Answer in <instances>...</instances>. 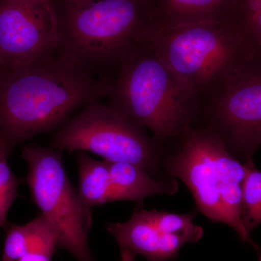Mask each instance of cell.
I'll return each mask as SVG.
<instances>
[{"label": "cell", "mask_w": 261, "mask_h": 261, "mask_svg": "<svg viewBox=\"0 0 261 261\" xmlns=\"http://www.w3.org/2000/svg\"><path fill=\"white\" fill-rule=\"evenodd\" d=\"M110 85L60 53L32 68L0 71V142L12 152L58 129L75 110L107 95Z\"/></svg>", "instance_id": "1"}, {"label": "cell", "mask_w": 261, "mask_h": 261, "mask_svg": "<svg viewBox=\"0 0 261 261\" xmlns=\"http://www.w3.org/2000/svg\"><path fill=\"white\" fill-rule=\"evenodd\" d=\"M147 42L198 105L260 58L231 23L198 22L159 25L150 22Z\"/></svg>", "instance_id": "2"}, {"label": "cell", "mask_w": 261, "mask_h": 261, "mask_svg": "<svg viewBox=\"0 0 261 261\" xmlns=\"http://www.w3.org/2000/svg\"><path fill=\"white\" fill-rule=\"evenodd\" d=\"M55 9L60 53L92 73L120 67L143 42L151 21L146 0L63 1Z\"/></svg>", "instance_id": "3"}, {"label": "cell", "mask_w": 261, "mask_h": 261, "mask_svg": "<svg viewBox=\"0 0 261 261\" xmlns=\"http://www.w3.org/2000/svg\"><path fill=\"white\" fill-rule=\"evenodd\" d=\"M108 107L146 130L160 145L193 126L198 105L147 42L118 70L107 94Z\"/></svg>", "instance_id": "4"}, {"label": "cell", "mask_w": 261, "mask_h": 261, "mask_svg": "<svg viewBox=\"0 0 261 261\" xmlns=\"http://www.w3.org/2000/svg\"><path fill=\"white\" fill-rule=\"evenodd\" d=\"M177 139L176 150L162 159L166 174L186 185L201 214L228 225L243 243L257 247L241 216L243 163L205 127H190Z\"/></svg>", "instance_id": "5"}, {"label": "cell", "mask_w": 261, "mask_h": 261, "mask_svg": "<svg viewBox=\"0 0 261 261\" xmlns=\"http://www.w3.org/2000/svg\"><path fill=\"white\" fill-rule=\"evenodd\" d=\"M51 148L92 152L108 162L132 163L152 176L162 168L161 146L147 130L99 100L86 105L58 128Z\"/></svg>", "instance_id": "6"}, {"label": "cell", "mask_w": 261, "mask_h": 261, "mask_svg": "<svg viewBox=\"0 0 261 261\" xmlns=\"http://www.w3.org/2000/svg\"><path fill=\"white\" fill-rule=\"evenodd\" d=\"M22 157L28 163L25 182L32 200L56 231L58 248L70 252L77 261H95L77 192L65 172L61 151L27 145Z\"/></svg>", "instance_id": "7"}, {"label": "cell", "mask_w": 261, "mask_h": 261, "mask_svg": "<svg viewBox=\"0 0 261 261\" xmlns=\"http://www.w3.org/2000/svg\"><path fill=\"white\" fill-rule=\"evenodd\" d=\"M203 104L207 129L244 163L253 160L261 145V59L233 76Z\"/></svg>", "instance_id": "8"}, {"label": "cell", "mask_w": 261, "mask_h": 261, "mask_svg": "<svg viewBox=\"0 0 261 261\" xmlns=\"http://www.w3.org/2000/svg\"><path fill=\"white\" fill-rule=\"evenodd\" d=\"M56 12L49 1L0 0V71H16L59 54Z\"/></svg>", "instance_id": "9"}, {"label": "cell", "mask_w": 261, "mask_h": 261, "mask_svg": "<svg viewBox=\"0 0 261 261\" xmlns=\"http://www.w3.org/2000/svg\"><path fill=\"white\" fill-rule=\"evenodd\" d=\"M192 214H173L157 209L136 208L126 223H111L107 230L121 248L147 261H169L177 257L187 243L203 236V228L195 224Z\"/></svg>", "instance_id": "10"}, {"label": "cell", "mask_w": 261, "mask_h": 261, "mask_svg": "<svg viewBox=\"0 0 261 261\" xmlns=\"http://www.w3.org/2000/svg\"><path fill=\"white\" fill-rule=\"evenodd\" d=\"M238 3V0H150L151 22L159 25L198 22L233 25Z\"/></svg>", "instance_id": "11"}, {"label": "cell", "mask_w": 261, "mask_h": 261, "mask_svg": "<svg viewBox=\"0 0 261 261\" xmlns=\"http://www.w3.org/2000/svg\"><path fill=\"white\" fill-rule=\"evenodd\" d=\"M108 164L111 178L109 202L130 200L142 203L150 196L172 195L178 192V181L175 178H154L144 168L132 163Z\"/></svg>", "instance_id": "12"}, {"label": "cell", "mask_w": 261, "mask_h": 261, "mask_svg": "<svg viewBox=\"0 0 261 261\" xmlns=\"http://www.w3.org/2000/svg\"><path fill=\"white\" fill-rule=\"evenodd\" d=\"M77 165L80 174L77 197L84 225L89 232L92 226V207L109 202V164L107 161H97L84 152H79Z\"/></svg>", "instance_id": "13"}, {"label": "cell", "mask_w": 261, "mask_h": 261, "mask_svg": "<svg viewBox=\"0 0 261 261\" xmlns=\"http://www.w3.org/2000/svg\"><path fill=\"white\" fill-rule=\"evenodd\" d=\"M6 231L3 256L0 261H17L34 250L58 248V236L54 228L42 214L28 224H9Z\"/></svg>", "instance_id": "14"}, {"label": "cell", "mask_w": 261, "mask_h": 261, "mask_svg": "<svg viewBox=\"0 0 261 261\" xmlns=\"http://www.w3.org/2000/svg\"><path fill=\"white\" fill-rule=\"evenodd\" d=\"M243 164L245 176L242 185L241 216L250 233L261 223V173L253 160Z\"/></svg>", "instance_id": "15"}, {"label": "cell", "mask_w": 261, "mask_h": 261, "mask_svg": "<svg viewBox=\"0 0 261 261\" xmlns=\"http://www.w3.org/2000/svg\"><path fill=\"white\" fill-rule=\"evenodd\" d=\"M233 25L246 42L261 53V0H238Z\"/></svg>", "instance_id": "16"}, {"label": "cell", "mask_w": 261, "mask_h": 261, "mask_svg": "<svg viewBox=\"0 0 261 261\" xmlns=\"http://www.w3.org/2000/svg\"><path fill=\"white\" fill-rule=\"evenodd\" d=\"M10 152L0 142V228L4 229L10 224L8 213L18 196V179L8 164Z\"/></svg>", "instance_id": "17"}, {"label": "cell", "mask_w": 261, "mask_h": 261, "mask_svg": "<svg viewBox=\"0 0 261 261\" xmlns=\"http://www.w3.org/2000/svg\"><path fill=\"white\" fill-rule=\"evenodd\" d=\"M54 253L50 250H34L27 252L17 261H51Z\"/></svg>", "instance_id": "18"}, {"label": "cell", "mask_w": 261, "mask_h": 261, "mask_svg": "<svg viewBox=\"0 0 261 261\" xmlns=\"http://www.w3.org/2000/svg\"><path fill=\"white\" fill-rule=\"evenodd\" d=\"M136 255L127 249L121 248V261H135Z\"/></svg>", "instance_id": "19"}, {"label": "cell", "mask_w": 261, "mask_h": 261, "mask_svg": "<svg viewBox=\"0 0 261 261\" xmlns=\"http://www.w3.org/2000/svg\"><path fill=\"white\" fill-rule=\"evenodd\" d=\"M44 1H49L51 0H44ZM64 2H68V3H74V4L79 5H89L93 3L95 0H63Z\"/></svg>", "instance_id": "20"}, {"label": "cell", "mask_w": 261, "mask_h": 261, "mask_svg": "<svg viewBox=\"0 0 261 261\" xmlns=\"http://www.w3.org/2000/svg\"><path fill=\"white\" fill-rule=\"evenodd\" d=\"M146 1L148 2V3H149V4H150V0H146Z\"/></svg>", "instance_id": "21"}, {"label": "cell", "mask_w": 261, "mask_h": 261, "mask_svg": "<svg viewBox=\"0 0 261 261\" xmlns=\"http://www.w3.org/2000/svg\"><path fill=\"white\" fill-rule=\"evenodd\" d=\"M259 261H261V260H260V258H259Z\"/></svg>", "instance_id": "22"}]
</instances>
